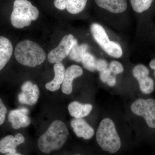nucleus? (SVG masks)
Returning a JSON list of instances; mask_svg holds the SVG:
<instances>
[{"label": "nucleus", "mask_w": 155, "mask_h": 155, "mask_svg": "<svg viewBox=\"0 0 155 155\" xmlns=\"http://www.w3.org/2000/svg\"><path fill=\"white\" fill-rule=\"evenodd\" d=\"M140 90L145 94H150L153 91L154 82L151 78L146 76L138 81Z\"/></svg>", "instance_id": "20"}, {"label": "nucleus", "mask_w": 155, "mask_h": 155, "mask_svg": "<svg viewBox=\"0 0 155 155\" xmlns=\"http://www.w3.org/2000/svg\"><path fill=\"white\" fill-rule=\"evenodd\" d=\"M108 63L107 61L104 59L97 60L96 69L100 72H102L107 69Z\"/></svg>", "instance_id": "26"}, {"label": "nucleus", "mask_w": 155, "mask_h": 155, "mask_svg": "<svg viewBox=\"0 0 155 155\" xmlns=\"http://www.w3.org/2000/svg\"><path fill=\"white\" fill-rule=\"evenodd\" d=\"M131 7L137 13H141L147 11L151 6L153 0H130Z\"/></svg>", "instance_id": "19"}, {"label": "nucleus", "mask_w": 155, "mask_h": 155, "mask_svg": "<svg viewBox=\"0 0 155 155\" xmlns=\"http://www.w3.org/2000/svg\"><path fill=\"white\" fill-rule=\"evenodd\" d=\"M110 69L115 75L122 73L124 71V67L122 64L118 61H111L110 64Z\"/></svg>", "instance_id": "24"}, {"label": "nucleus", "mask_w": 155, "mask_h": 155, "mask_svg": "<svg viewBox=\"0 0 155 155\" xmlns=\"http://www.w3.org/2000/svg\"><path fill=\"white\" fill-rule=\"evenodd\" d=\"M104 51L113 58H120L123 55V51L121 45L116 41H111V44Z\"/></svg>", "instance_id": "22"}, {"label": "nucleus", "mask_w": 155, "mask_h": 155, "mask_svg": "<svg viewBox=\"0 0 155 155\" xmlns=\"http://www.w3.org/2000/svg\"><path fill=\"white\" fill-rule=\"evenodd\" d=\"M88 48V45L85 44L78 45L77 39H75L73 47L69 54V58L75 62H81L82 58Z\"/></svg>", "instance_id": "18"}, {"label": "nucleus", "mask_w": 155, "mask_h": 155, "mask_svg": "<svg viewBox=\"0 0 155 155\" xmlns=\"http://www.w3.org/2000/svg\"><path fill=\"white\" fill-rule=\"evenodd\" d=\"M106 83L110 87L115 86L116 83V79L115 75H111L107 80Z\"/></svg>", "instance_id": "28"}, {"label": "nucleus", "mask_w": 155, "mask_h": 155, "mask_svg": "<svg viewBox=\"0 0 155 155\" xmlns=\"http://www.w3.org/2000/svg\"><path fill=\"white\" fill-rule=\"evenodd\" d=\"M130 109L134 114L143 117L150 127L155 128L154 100L138 99L131 104Z\"/></svg>", "instance_id": "5"}, {"label": "nucleus", "mask_w": 155, "mask_h": 155, "mask_svg": "<svg viewBox=\"0 0 155 155\" xmlns=\"http://www.w3.org/2000/svg\"><path fill=\"white\" fill-rule=\"evenodd\" d=\"M79 155V154H76V155Z\"/></svg>", "instance_id": "32"}, {"label": "nucleus", "mask_w": 155, "mask_h": 155, "mask_svg": "<svg viewBox=\"0 0 155 155\" xmlns=\"http://www.w3.org/2000/svg\"><path fill=\"white\" fill-rule=\"evenodd\" d=\"M13 51V46L8 39L0 36V71L8 62Z\"/></svg>", "instance_id": "16"}, {"label": "nucleus", "mask_w": 155, "mask_h": 155, "mask_svg": "<svg viewBox=\"0 0 155 155\" xmlns=\"http://www.w3.org/2000/svg\"><path fill=\"white\" fill-rule=\"evenodd\" d=\"M92 108L90 104H82L77 101L72 102L68 106L69 114L75 119H81L88 116Z\"/></svg>", "instance_id": "17"}, {"label": "nucleus", "mask_w": 155, "mask_h": 155, "mask_svg": "<svg viewBox=\"0 0 155 155\" xmlns=\"http://www.w3.org/2000/svg\"><path fill=\"white\" fill-rule=\"evenodd\" d=\"M83 73L80 66L72 65L65 71V76L62 84V91L66 94H70L72 91V82L75 78L80 77Z\"/></svg>", "instance_id": "10"}, {"label": "nucleus", "mask_w": 155, "mask_h": 155, "mask_svg": "<svg viewBox=\"0 0 155 155\" xmlns=\"http://www.w3.org/2000/svg\"><path fill=\"white\" fill-rule=\"evenodd\" d=\"M111 72L110 69H107L102 72H101L100 77V79L103 82L106 83L107 80L111 75Z\"/></svg>", "instance_id": "27"}, {"label": "nucleus", "mask_w": 155, "mask_h": 155, "mask_svg": "<svg viewBox=\"0 0 155 155\" xmlns=\"http://www.w3.org/2000/svg\"><path fill=\"white\" fill-rule=\"evenodd\" d=\"M95 1L100 8L114 14L123 13L127 8V0H95Z\"/></svg>", "instance_id": "13"}, {"label": "nucleus", "mask_w": 155, "mask_h": 155, "mask_svg": "<svg viewBox=\"0 0 155 155\" xmlns=\"http://www.w3.org/2000/svg\"><path fill=\"white\" fill-rule=\"evenodd\" d=\"M132 73L134 77L138 81L143 78L149 76L150 72L146 66L140 64L136 65L133 68Z\"/></svg>", "instance_id": "23"}, {"label": "nucleus", "mask_w": 155, "mask_h": 155, "mask_svg": "<svg viewBox=\"0 0 155 155\" xmlns=\"http://www.w3.org/2000/svg\"><path fill=\"white\" fill-rule=\"evenodd\" d=\"M75 38L71 34L65 35L55 48L52 50L48 54V60L51 64L61 63L63 60L69 55L74 44Z\"/></svg>", "instance_id": "6"}, {"label": "nucleus", "mask_w": 155, "mask_h": 155, "mask_svg": "<svg viewBox=\"0 0 155 155\" xmlns=\"http://www.w3.org/2000/svg\"><path fill=\"white\" fill-rule=\"evenodd\" d=\"M28 110L26 108H20L11 111L8 115V121L14 129L27 127L31 123L28 116Z\"/></svg>", "instance_id": "8"}, {"label": "nucleus", "mask_w": 155, "mask_h": 155, "mask_svg": "<svg viewBox=\"0 0 155 155\" xmlns=\"http://www.w3.org/2000/svg\"><path fill=\"white\" fill-rule=\"evenodd\" d=\"M54 78L53 80L45 84V87L51 91H55L61 87L64 81L65 69L64 65L61 63L55 64L54 66Z\"/></svg>", "instance_id": "15"}, {"label": "nucleus", "mask_w": 155, "mask_h": 155, "mask_svg": "<svg viewBox=\"0 0 155 155\" xmlns=\"http://www.w3.org/2000/svg\"><path fill=\"white\" fill-rule=\"evenodd\" d=\"M25 140L24 137L20 133L17 134L15 136L9 135L3 137L0 140V153H16L17 146L24 143Z\"/></svg>", "instance_id": "9"}, {"label": "nucleus", "mask_w": 155, "mask_h": 155, "mask_svg": "<svg viewBox=\"0 0 155 155\" xmlns=\"http://www.w3.org/2000/svg\"><path fill=\"white\" fill-rule=\"evenodd\" d=\"M71 126L74 133L78 137L89 140L94 135V129L82 118L72 119Z\"/></svg>", "instance_id": "11"}, {"label": "nucleus", "mask_w": 155, "mask_h": 155, "mask_svg": "<svg viewBox=\"0 0 155 155\" xmlns=\"http://www.w3.org/2000/svg\"><path fill=\"white\" fill-rule=\"evenodd\" d=\"M22 92L18 95L19 102L22 104L33 105L38 101L40 91L38 86L31 81L24 82L21 87Z\"/></svg>", "instance_id": "7"}, {"label": "nucleus", "mask_w": 155, "mask_h": 155, "mask_svg": "<svg viewBox=\"0 0 155 155\" xmlns=\"http://www.w3.org/2000/svg\"></svg>", "instance_id": "33"}, {"label": "nucleus", "mask_w": 155, "mask_h": 155, "mask_svg": "<svg viewBox=\"0 0 155 155\" xmlns=\"http://www.w3.org/2000/svg\"><path fill=\"white\" fill-rule=\"evenodd\" d=\"M7 109L3 104L2 101L0 98V125H2L5 119Z\"/></svg>", "instance_id": "25"}, {"label": "nucleus", "mask_w": 155, "mask_h": 155, "mask_svg": "<svg viewBox=\"0 0 155 155\" xmlns=\"http://www.w3.org/2000/svg\"><path fill=\"white\" fill-rule=\"evenodd\" d=\"M14 55L19 64L31 67H35L42 64L46 58L44 50L38 44L28 40L17 44Z\"/></svg>", "instance_id": "2"}, {"label": "nucleus", "mask_w": 155, "mask_h": 155, "mask_svg": "<svg viewBox=\"0 0 155 155\" xmlns=\"http://www.w3.org/2000/svg\"><path fill=\"white\" fill-rule=\"evenodd\" d=\"M5 155H22L19 153H7Z\"/></svg>", "instance_id": "30"}, {"label": "nucleus", "mask_w": 155, "mask_h": 155, "mask_svg": "<svg viewBox=\"0 0 155 155\" xmlns=\"http://www.w3.org/2000/svg\"><path fill=\"white\" fill-rule=\"evenodd\" d=\"M87 0H55L54 5L60 10L67 9L70 14H79L86 6Z\"/></svg>", "instance_id": "12"}, {"label": "nucleus", "mask_w": 155, "mask_h": 155, "mask_svg": "<svg viewBox=\"0 0 155 155\" xmlns=\"http://www.w3.org/2000/svg\"><path fill=\"white\" fill-rule=\"evenodd\" d=\"M97 60L94 56L88 52L84 54L81 60L84 67L89 71L94 72L96 70Z\"/></svg>", "instance_id": "21"}, {"label": "nucleus", "mask_w": 155, "mask_h": 155, "mask_svg": "<svg viewBox=\"0 0 155 155\" xmlns=\"http://www.w3.org/2000/svg\"><path fill=\"white\" fill-rule=\"evenodd\" d=\"M98 144L104 150L111 153L117 152L121 147V141L114 122L105 118L100 122L96 133Z\"/></svg>", "instance_id": "3"}, {"label": "nucleus", "mask_w": 155, "mask_h": 155, "mask_svg": "<svg viewBox=\"0 0 155 155\" xmlns=\"http://www.w3.org/2000/svg\"><path fill=\"white\" fill-rule=\"evenodd\" d=\"M150 67L152 69L155 70V59L152 60L149 64Z\"/></svg>", "instance_id": "29"}, {"label": "nucleus", "mask_w": 155, "mask_h": 155, "mask_svg": "<svg viewBox=\"0 0 155 155\" xmlns=\"http://www.w3.org/2000/svg\"><path fill=\"white\" fill-rule=\"evenodd\" d=\"M38 15V9L28 0H15L11 22L14 27L21 29L29 26L31 21L37 19Z\"/></svg>", "instance_id": "4"}, {"label": "nucleus", "mask_w": 155, "mask_h": 155, "mask_svg": "<svg viewBox=\"0 0 155 155\" xmlns=\"http://www.w3.org/2000/svg\"><path fill=\"white\" fill-rule=\"evenodd\" d=\"M90 28L95 41L105 51L110 45L111 41L104 28L97 23H92Z\"/></svg>", "instance_id": "14"}, {"label": "nucleus", "mask_w": 155, "mask_h": 155, "mask_svg": "<svg viewBox=\"0 0 155 155\" xmlns=\"http://www.w3.org/2000/svg\"><path fill=\"white\" fill-rule=\"evenodd\" d=\"M69 134L66 124L61 120H55L38 139L39 149L46 154L60 150L65 144Z\"/></svg>", "instance_id": "1"}, {"label": "nucleus", "mask_w": 155, "mask_h": 155, "mask_svg": "<svg viewBox=\"0 0 155 155\" xmlns=\"http://www.w3.org/2000/svg\"><path fill=\"white\" fill-rule=\"evenodd\" d=\"M154 75H155V73H154Z\"/></svg>", "instance_id": "31"}]
</instances>
